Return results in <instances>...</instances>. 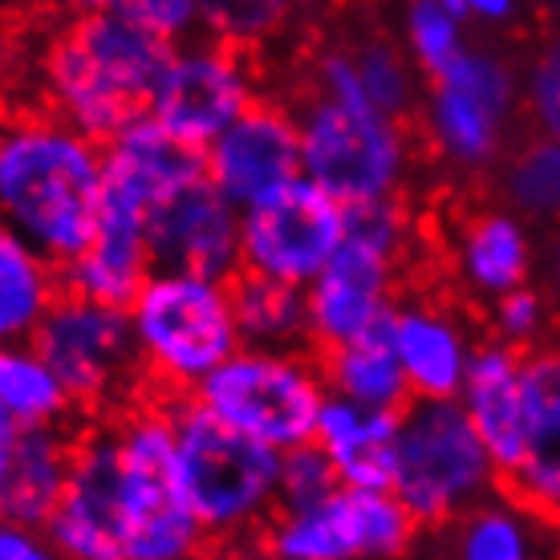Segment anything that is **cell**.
Instances as JSON below:
<instances>
[{
	"label": "cell",
	"mask_w": 560,
	"mask_h": 560,
	"mask_svg": "<svg viewBox=\"0 0 560 560\" xmlns=\"http://www.w3.org/2000/svg\"><path fill=\"white\" fill-rule=\"evenodd\" d=\"M199 4H203V0H73L78 13H82V9H118V13L142 21V25L159 28L171 42L196 33Z\"/></svg>",
	"instance_id": "39"
},
{
	"label": "cell",
	"mask_w": 560,
	"mask_h": 560,
	"mask_svg": "<svg viewBox=\"0 0 560 560\" xmlns=\"http://www.w3.org/2000/svg\"><path fill=\"white\" fill-rule=\"evenodd\" d=\"M329 386L317 362L301 350L240 346L196 386V402L232 431L289 451L317 434Z\"/></svg>",
	"instance_id": "7"
},
{
	"label": "cell",
	"mask_w": 560,
	"mask_h": 560,
	"mask_svg": "<svg viewBox=\"0 0 560 560\" xmlns=\"http://www.w3.org/2000/svg\"><path fill=\"white\" fill-rule=\"evenodd\" d=\"M9 66V37H4V28H0V73Z\"/></svg>",
	"instance_id": "46"
},
{
	"label": "cell",
	"mask_w": 560,
	"mask_h": 560,
	"mask_svg": "<svg viewBox=\"0 0 560 560\" xmlns=\"http://www.w3.org/2000/svg\"><path fill=\"white\" fill-rule=\"evenodd\" d=\"M21 422L9 415V410L0 407V491L9 483V471H13V459H16V443H21Z\"/></svg>",
	"instance_id": "43"
},
{
	"label": "cell",
	"mask_w": 560,
	"mask_h": 560,
	"mask_svg": "<svg viewBox=\"0 0 560 560\" xmlns=\"http://www.w3.org/2000/svg\"><path fill=\"white\" fill-rule=\"evenodd\" d=\"M0 130H4V114H0Z\"/></svg>",
	"instance_id": "49"
},
{
	"label": "cell",
	"mask_w": 560,
	"mask_h": 560,
	"mask_svg": "<svg viewBox=\"0 0 560 560\" xmlns=\"http://www.w3.org/2000/svg\"><path fill=\"white\" fill-rule=\"evenodd\" d=\"M548 280H552V293L560 301V224H557V236L548 244Z\"/></svg>",
	"instance_id": "44"
},
{
	"label": "cell",
	"mask_w": 560,
	"mask_h": 560,
	"mask_svg": "<svg viewBox=\"0 0 560 560\" xmlns=\"http://www.w3.org/2000/svg\"><path fill=\"white\" fill-rule=\"evenodd\" d=\"M398 422H402V410H370L329 390L317 415L313 443L329 455L341 483L390 488L394 463H398Z\"/></svg>",
	"instance_id": "24"
},
{
	"label": "cell",
	"mask_w": 560,
	"mask_h": 560,
	"mask_svg": "<svg viewBox=\"0 0 560 560\" xmlns=\"http://www.w3.org/2000/svg\"><path fill=\"white\" fill-rule=\"evenodd\" d=\"M313 85H317V94H329L337 102H365L358 66H353V49H329V54L317 57Z\"/></svg>",
	"instance_id": "40"
},
{
	"label": "cell",
	"mask_w": 560,
	"mask_h": 560,
	"mask_svg": "<svg viewBox=\"0 0 560 560\" xmlns=\"http://www.w3.org/2000/svg\"><path fill=\"white\" fill-rule=\"evenodd\" d=\"M171 49V37L118 9H82L42 49V90L54 114L106 142L147 110Z\"/></svg>",
	"instance_id": "2"
},
{
	"label": "cell",
	"mask_w": 560,
	"mask_h": 560,
	"mask_svg": "<svg viewBox=\"0 0 560 560\" xmlns=\"http://www.w3.org/2000/svg\"><path fill=\"white\" fill-rule=\"evenodd\" d=\"M495 483L500 467L459 398H410L398 422L390 488L419 528H447L471 504L488 500Z\"/></svg>",
	"instance_id": "5"
},
{
	"label": "cell",
	"mask_w": 560,
	"mask_h": 560,
	"mask_svg": "<svg viewBox=\"0 0 560 560\" xmlns=\"http://www.w3.org/2000/svg\"><path fill=\"white\" fill-rule=\"evenodd\" d=\"M0 407L21 427H66L73 398L33 341L0 346Z\"/></svg>",
	"instance_id": "30"
},
{
	"label": "cell",
	"mask_w": 560,
	"mask_h": 560,
	"mask_svg": "<svg viewBox=\"0 0 560 560\" xmlns=\"http://www.w3.org/2000/svg\"><path fill=\"white\" fill-rule=\"evenodd\" d=\"M516 13H520V0H463V16L491 28L516 21Z\"/></svg>",
	"instance_id": "42"
},
{
	"label": "cell",
	"mask_w": 560,
	"mask_h": 560,
	"mask_svg": "<svg viewBox=\"0 0 560 560\" xmlns=\"http://www.w3.org/2000/svg\"><path fill=\"white\" fill-rule=\"evenodd\" d=\"M500 196L528 224H560V139H528L508 154Z\"/></svg>",
	"instance_id": "31"
},
{
	"label": "cell",
	"mask_w": 560,
	"mask_h": 560,
	"mask_svg": "<svg viewBox=\"0 0 560 560\" xmlns=\"http://www.w3.org/2000/svg\"><path fill=\"white\" fill-rule=\"evenodd\" d=\"M102 171H106V203L151 215L167 196L183 191L187 183L203 179V151L187 147L159 127V118L139 110L114 130L102 147Z\"/></svg>",
	"instance_id": "18"
},
{
	"label": "cell",
	"mask_w": 560,
	"mask_h": 560,
	"mask_svg": "<svg viewBox=\"0 0 560 560\" xmlns=\"http://www.w3.org/2000/svg\"><path fill=\"white\" fill-rule=\"evenodd\" d=\"M154 272L151 244H147V215L102 199V215L94 228V240L70 265H61V280L70 293H82L90 301L127 308L147 277Z\"/></svg>",
	"instance_id": "22"
},
{
	"label": "cell",
	"mask_w": 560,
	"mask_h": 560,
	"mask_svg": "<svg viewBox=\"0 0 560 560\" xmlns=\"http://www.w3.org/2000/svg\"><path fill=\"white\" fill-rule=\"evenodd\" d=\"M451 552L463 560H528L545 548V520L533 508H524L516 495L500 500L491 491L451 520Z\"/></svg>",
	"instance_id": "28"
},
{
	"label": "cell",
	"mask_w": 560,
	"mask_h": 560,
	"mask_svg": "<svg viewBox=\"0 0 560 560\" xmlns=\"http://www.w3.org/2000/svg\"><path fill=\"white\" fill-rule=\"evenodd\" d=\"M524 106L520 73L495 49H463L422 94V135L451 171L479 175L500 163Z\"/></svg>",
	"instance_id": "9"
},
{
	"label": "cell",
	"mask_w": 560,
	"mask_h": 560,
	"mask_svg": "<svg viewBox=\"0 0 560 560\" xmlns=\"http://www.w3.org/2000/svg\"><path fill=\"white\" fill-rule=\"evenodd\" d=\"M147 244L154 268L240 277V208L203 175L167 196L147 215Z\"/></svg>",
	"instance_id": "17"
},
{
	"label": "cell",
	"mask_w": 560,
	"mask_h": 560,
	"mask_svg": "<svg viewBox=\"0 0 560 560\" xmlns=\"http://www.w3.org/2000/svg\"><path fill=\"white\" fill-rule=\"evenodd\" d=\"M179 434L183 495L208 540L232 545L265 533L280 504V451L232 431L199 402L171 410Z\"/></svg>",
	"instance_id": "3"
},
{
	"label": "cell",
	"mask_w": 560,
	"mask_h": 560,
	"mask_svg": "<svg viewBox=\"0 0 560 560\" xmlns=\"http://www.w3.org/2000/svg\"><path fill=\"white\" fill-rule=\"evenodd\" d=\"M520 90L533 127L548 139H560V33L536 49L533 66L520 78Z\"/></svg>",
	"instance_id": "36"
},
{
	"label": "cell",
	"mask_w": 560,
	"mask_h": 560,
	"mask_svg": "<svg viewBox=\"0 0 560 560\" xmlns=\"http://www.w3.org/2000/svg\"><path fill=\"white\" fill-rule=\"evenodd\" d=\"M398 272L402 256L346 232L334 260L305 284L313 346L329 350L386 322L398 305Z\"/></svg>",
	"instance_id": "15"
},
{
	"label": "cell",
	"mask_w": 560,
	"mask_h": 560,
	"mask_svg": "<svg viewBox=\"0 0 560 560\" xmlns=\"http://www.w3.org/2000/svg\"><path fill=\"white\" fill-rule=\"evenodd\" d=\"M102 142L61 114H16L0 130V220L57 265L94 240L102 215Z\"/></svg>",
	"instance_id": "1"
},
{
	"label": "cell",
	"mask_w": 560,
	"mask_h": 560,
	"mask_svg": "<svg viewBox=\"0 0 560 560\" xmlns=\"http://www.w3.org/2000/svg\"><path fill=\"white\" fill-rule=\"evenodd\" d=\"M447 9H455V13H463V0H443Z\"/></svg>",
	"instance_id": "47"
},
{
	"label": "cell",
	"mask_w": 560,
	"mask_h": 560,
	"mask_svg": "<svg viewBox=\"0 0 560 560\" xmlns=\"http://www.w3.org/2000/svg\"><path fill=\"white\" fill-rule=\"evenodd\" d=\"M463 410L471 415L479 439L488 443L500 479L516 467L524 447V422H528V394H524V350L508 341L476 346L471 370L459 390Z\"/></svg>",
	"instance_id": "21"
},
{
	"label": "cell",
	"mask_w": 560,
	"mask_h": 560,
	"mask_svg": "<svg viewBox=\"0 0 560 560\" xmlns=\"http://www.w3.org/2000/svg\"><path fill=\"white\" fill-rule=\"evenodd\" d=\"M73 447L78 443L61 427H25L21 443H16L9 483L0 491V512L25 520L33 528H45V520L54 516V508L61 504Z\"/></svg>",
	"instance_id": "27"
},
{
	"label": "cell",
	"mask_w": 560,
	"mask_h": 560,
	"mask_svg": "<svg viewBox=\"0 0 560 560\" xmlns=\"http://www.w3.org/2000/svg\"><path fill=\"white\" fill-rule=\"evenodd\" d=\"M353 66H358V82H362L365 102L374 110L407 122L410 114L422 106V94H427L419 85L422 70L410 61L402 45L386 42V37H370V42L353 45Z\"/></svg>",
	"instance_id": "32"
},
{
	"label": "cell",
	"mask_w": 560,
	"mask_h": 560,
	"mask_svg": "<svg viewBox=\"0 0 560 560\" xmlns=\"http://www.w3.org/2000/svg\"><path fill=\"white\" fill-rule=\"evenodd\" d=\"M142 370L167 390H191L244 346L232 280L154 268L127 305Z\"/></svg>",
	"instance_id": "4"
},
{
	"label": "cell",
	"mask_w": 560,
	"mask_h": 560,
	"mask_svg": "<svg viewBox=\"0 0 560 560\" xmlns=\"http://www.w3.org/2000/svg\"><path fill=\"white\" fill-rule=\"evenodd\" d=\"M346 203L296 175L289 187L240 211V272L305 289L346 244Z\"/></svg>",
	"instance_id": "12"
},
{
	"label": "cell",
	"mask_w": 560,
	"mask_h": 560,
	"mask_svg": "<svg viewBox=\"0 0 560 560\" xmlns=\"http://www.w3.org/2000/svg\"><path fill=\"white\" fill-rule=\"evenodd\" d=\"M296 21V0H203L199 33L236 49L272 45Z\"/></svg>",
	"instance_id": "33"
},
{
	"label": "cell",
	"mask_w": 560,
	"mask_h": 560,
	"mask_svg": "<svg viewBox=\"0 0 560 560\" xmlns=\"http://www.w3.org/2000/svg\"><path fill=\"white\" fill-rule=\"evenodd\" d=\"M346 224H350V236L365 240V244H378V248L407 260L410 240H415V220H410V211L402 208L398 196L346 208Z\"/></svg>",
	"instance_id": "38"
},
{
	"label": "cell",
	"mask_w": 560,
	"mask_h": 560,
	"mask_svg": "<svg viewBox=\"0 0 560 560\" xmlns=\"http://www.w3.org/2000/svg\"><path fill=\"white\" fill-rule=\"evenodd\" d=\"M203 171L240 211L289 187L301 175L296 110L256 98L224 135L203 147Z\"/></svg>",
	"instance_id": "16"
},
{
	"label": "cell",
	"mask_w": 560,
	"mask_h": 560,
	"mask_svg": "<svg viewBox=\"0 0 560 560\" xmlns=\"http://www.w3.org/2000/svg\"><path fill=\"white\" fill-rule=\"evenodd\" d=\"M54 548L45 540V528H33L25 520H13L0 512V560H45Z\"/></svg>",
	"instance_id": "41"
},
{
	"label": "cell",
	"mask_w": 560,
	"mask_h": 560,
	"mask_svg": "<svg viewBox=\"0 0 560 560\" xmlns=\"http://www.w3.org/2000/svg\"><path fill=\"white\" fill-rule=\"evenodd\" d=\"M402 49L427 78L443 73L467 49V16L443 0H410L402 13Z\"/></svg>",
	"instance_id": "34"
},
{
	"label": "cell",
	"mask_w": 560,
	"mask_h": 560,
	"mask_svg": "<svg viewBox=\"0 0 560 560\" xmlns=\"http://www.w3.org/2000/svg\"><path fill=\"white\" fill-rule=\"evenodd\" d=\"M386 329L415 398H459L479 346L463 313L443 301H402L386 317Z\"/></svg>",
	"instance_id": "19"
},
{
	"label": "cell",
	"mask_w": 560,
	"mask_h": 560,
	"mask_svg": "<svg viewBox=\"0 0 560 560\" xmlns=\"http://www.w3.org/2000/svg\"><path fill=\"white\" fill-rule=\"evenodd\" d=\"M25 9H37V13H61V9H73V0H21Z\"/></svg>",
	"instance_id": "45"
},
{
	"label": "cell",
	"mask_w": 560,
	"mask_h": 560,
	"mask_svg": "<svg viewBox=\"0 0 560 560\" xmlns=\"http://www.w3.org/2000/svg\"><path fill=\"white\" fill-rule=\"evenodd\" d=\"M236 317L244 346H268V350H301L308 346V301L305 289L268 280L256 272H240L232 280Z\"/></svg>",
	"instance_id": "29"
},
{
	"label": "cell",
	"mask_w": 560,
	"mask_h": 560,
	"mask_svg": "<svg viewBox=\"0 0 560 560\" xmlns=\"http://www.w3.org/2000/svg\"><path fill=\"white\" fill-rule=\"evenodd\" d=\"M341 488L337 479V467L329 463L313 439L301 443V447L280 451V504L277 508H313L329 500L334 491Z\"/></svg>",
	"instance_id": "35"
},
{
	"label": "cell",
	"mask_w": 560,
	"mask_h": 560,
	"mask_svg": "<svg viewBox=\"0 0 560 560\" xmlns=\"http://www.w3.org/2000/svg\"><path fill=\"white\" fill-rule=\"evenodd\" d=\"M66 280L57 260L0 220V346L33 341Z\"/></svg>",
	"instance_id": "25"
},
{
	"label": "cell",
	"mask_w": 560,
	"mask_h": 560,
	"mask_svg": "<svg viewBox=\"0 0 560 560\" xmlns=\"http://www.w3.org/2000/svg\"><path fill=\"white\" fill-rule=\"evenodd\" d=\"M260 98V78L248 49L224 45L215 37H191L171 49L167 66L151 90L147 114L187 147L203 151L224 135L240 114Z\"/></svg>",
	"instance_id": "13"
},
{
	"label": "cell",
	"mask_w": 560,
	"mask_h": 560,
	"mask_svg": "<svg viewBox=\"0 0 560 560\" xmlns=\"http://www.w3.org/2000/svg\"><path fill=\"white\" fill-rule=\"evenodd\" d=\"M524 447L504 479L520 504L533 508L548 528H560V353H524Z\"/></svg>",
	"instance_id": "20"
},
{
	"label": "cell",
	"mask_w": 560,
	"mask_h": 560,
	"mask_svg": "<svg viewBox=\"0 0 560 560\" xmlns=\"http://www.w3.org/2000/svg\"><path fill=\"white\" fill-rule=\"evenodd\" d=\"M45 540L54 557L127 560V504H122V463L114 431L85 434L73 447L70 479L61 491V504L45 520Z\"/></svg>",
	"instance_id": "14"
},
{
	"label": "cell",
	"mask_w": 560,
	"mask_h": 560,
	"mask_svg": "<svg viewBox=\"0 0 560 560\" xmlns=\"http://www.w3.org/2000/svg\"><path fill=\"white\" fill-rule=\"evenodd\" d=\"M451 265L476 301H495L516 284H528L536 265L533 228L524 215L508 208H483L471 211L451 240Z\"/></svg>",
	"instance_id": "23"
},
{
	"label": "cell",
	"mask_w": 560,
	"mask_h": 560,
	"mask_svg": "<svg viewBox=\"0 0 560 560\" xmlns=\"http://www.w3.org/2000/svg\"><path fill=\"white\" fill-rule=\"evenodd\" d=\"M419 520L394 488H341L313 508H277L265 552L277 560H398L415 552Z\"/></svg>",
	"instance_id": "10"
},
{
	"label": "cell",
	"mask_w": 560,
	"mask_h": 560,
	"mask_svg": "<svg viewBox=\"0 0 560 560\" xmlns=\"http://www.w3.org/2000/svg\"><path fill=\"white\" fill-rule=\"evenodd\" d=\"M325 386L370 410H402L415 398L386 322L325 350Z\"/></svg>",
	"instance_id": "26"
},
{
	"label": "cell",
	"mask_w": 560,
	"mask_h": 560,
	"mask_svg": "<svg viewBox=\"0 0 560 560\" xmlns=\"http://www.w3.org/2000/svg\"><path fill=\"white\" fill-rule=\"evenodd\" d=\"M301 175L346 208L398 196L415 167V142L402 118L374 110L370 102H337L317 94L296 110Z\"/></svg>",
	"instance_id": "6"
},
{
	"label": "cell",
	"mask_w": 560,
	"mask_h": 560,
	"mask_svg": "<svg viewBox=\"0 0 560 560\" xmlns=\"http://www.w3.org/2000/svg\"><path fill=\"white\" fill-rule=\"evenodd\" d=\"M33 346L54 365L61 386L70 390L73 407H114L139 382V341H135L130 313L122 305L90 301L66 289L45 313L42 329L33 334Z\"/></svg>",
	"instance_id": "11"
},
{
	"label": "cell",
	"mask_w": 560,
	"mask_h": 560,
	"mask_svg": "<svg viewBox=\"0 0 560 560\" xmlns=\"http://www.w3.org/2000/svg\"><path fill=\"white\" fill-rule=\"evenodd\" d=\"M127 504V560H191L208 533L183 495L175 415L139 407L114 427Z\"/></svg>",
	"instance_id": "8"
},
{
	"label": "cell",
	"mask_w": 560,
	"mask_h": 560,
	"mask_svg": "<svg viewBox=\"0 0 560 560\" xmlns=\"http://www.w3.org/2000/svg\"><path fill=\"white\" fill-rule=\"evenodd\" d=\"M488 322H491L495 341H508V346H516V350H528V346H536L548 329V301L536 293L533 284H516V289H508L504 296L491 301Z\"/></svg>",
	"instance_id": "37"
},
{
	"label": "cell",
	"mask_w": 560,
	"mask_h": 560,
	"mask_svg": "<svg viewBox=\"0 0 560 560\" xmlns=\"http://www.w3.org/2000/svg\"><path fill=\"white\" fill-rule=\"evenodd\" d=\"M552 9H557V16H560V0H552Z\"/></svg>",
	"instance_id": "48"
}]
</instances>
